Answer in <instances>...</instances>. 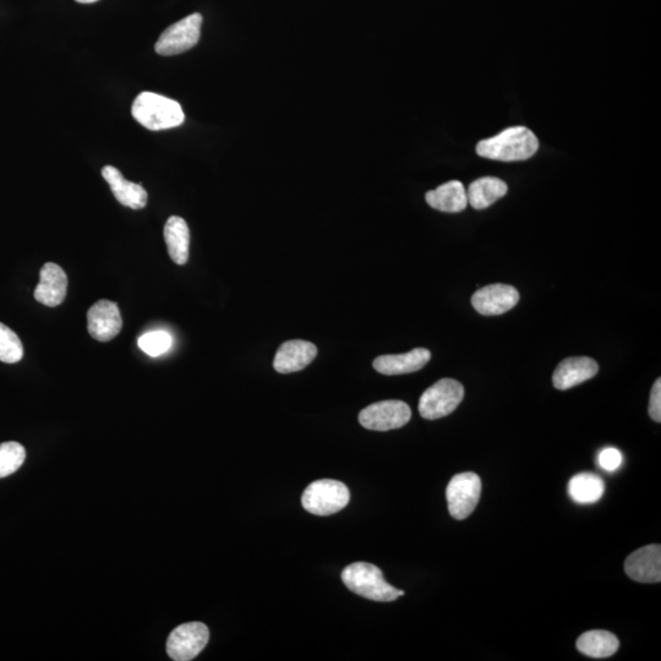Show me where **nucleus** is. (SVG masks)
<instances>
[{
  "instance_id": "obj_1",
  "label": "nucleus",
  "mask_w": 661,
  "mask_h": 661,
  "mask_svg": "<svg viewBox=\"0 0 661 661\" xmlns=\"http://www.w3.org/2000/svg\"><path fill=\"white\" fill-rule=\"evenodd\" d=\"M539 149V141L526 127L508 128L494 138L480 141L477 152L480 157L501 162L526 161Z\"/></svg>"
},
{
  "instance_id": "obj_2",
  "label": "nucleus",
  "mask_w": 661,
  "mask_h": 661,
  "mask_svg": "<svg viewBox=\"0 0 661 661\" xmlns=\"http://www.w3.org/2000/svg\"><path fill=\"white\" fill-rule=\"evenodd\" d=\"M131 114L142 127L152 131L177 128L185 120L183 108L177 101L154 92H141L135 98Z\"/></svg>"
},
{
  "instance_id": "obj_3",
  "label": "nucleus",
  "mask_w": 661,
  "mask_h": 661,
  "mask_svg": "<svg viewBox=\"0 0 661 661\" xmlns=\"http://www.w3.org/2000/svg\"><path fill=\"white\" fill-rule=\"evenodd\" d=\"M342 581L349 591L374 602H395L404 595L403 591L385 581L379 567L368 562H355L344 568Z\"/></svg>"
},
{
  "instance_id": "obj_4",
  "label": "nucleus",
  "mask_w": 661,
  "mask_h": 661,
  "mask_svg": "<svg viewBox=\"0 0 661 661\" xmlns=\"http://www.w3.org/2000/svg\"><path fill=\"white\" fill-rule=\"evenodd\" d=\"M351 500L346 485L337 480H316L305 489L302 504L305 510L315 516H331L343 510Z\"/></svg>"
},
{
  "instance_id": "obj_5",
  "label": "nucleus",
  "mask_w": 661,
  "mask_h": 661,
  "mask_svg": "<svg viewBox=\"0 0 661 661\" xmlns=\"http://www.w3.org/2000/svg\"><path fill=\"white\" fill-rule=\"evenodd\" d=\"M464 397L461 382L441 379L426 390L419 401V413L424 419L436 420L455 412Z\"/></svg>"
},
{
  "instance_id": "obj_6",
  "label": "nucleus",
  "mask_w": 661,
  "mask_h": 661,
  "mask_svg": "<svg viewBox=\"0 0 661 661\" xmlns=\"http://www.w3.org/2000/svg\"><path fill=\"white\" fill-rule=\"evenodd\" d=\"M482 496V479L467 472L455 475L447 486L446 497L450 515L457 521L466 520L477 508Z\"/></svg>"
},
{
  "instance_id": "obj_7",
  "label": "nucleus",
  "mask_w": 661,
  "mask_h": 661,
  "mask_svg": "<svg viewBox=\"0 0 661 661\" xmlns=\"http://www.w3.org/2000/svg\"><path fill=\"white\" fill-rule=\"evenodd\" d=\"M202 16L191 14L162 32L155 51L160 56H177L198 45L201 36Z\"/></svg>"
},
{
  "instance_id": "obj_8",
  "label": "nucleus",
  "mask_w": 661,
  "mask_h": 661,
  "mask_svg": "<svg viewBox=\"0 0 661 661\" xmlns=\"http://www.w3.org/2000/svg\"><path fill=\"white\" fill-rule=\"evenodd\" d=\"M412 411L406 402L390 400L370 404L359 413V423L365 429L390 431L409 423Z\"/></svg>"
},
{
  "instance_id": "obj_9",
  "label": "nucleus",
  "mask_w": 661,
  "mask_h": 661,
  "mask_svg": "<svg viewBox=\"0 0 661 661\" xmlns=\"http://www.w3.org/2000/svg\"><path fill=\"white\" fill-rule=\"evenodd\" d=\"M210 631L201 622L180 625L168 637L167 653L176 661L193 660L209 643Z\"/></svg>"
},
{
  "instance_id": "obj_10",
  "label": "nucleus",
  "mask_w": 661,
  "mask_h": 661,
  "mask_svg": "<svg viewBox=\"0 0 661 661\" xmlns=\"http://www.w3.org/2000/svg\"><path fill=\"white\" fill-rule=\"evenodd\" d=\"M123 319L117 303L111 300H98L87 311V330L94 340L108 342L122 331Z\"/></svg>"
},
{
  "instance_id": "obj_11",
  "label": "nucleus",
  "mask_w": 661,
  "mask_h": 661,
  "mask_svg": "<svg viewBox=\"0 0 661 661\" xmlns=\"http://www.w3.org/2000/svg\"><path fill=\"white\" fill-rule=\"evenodd\" d=\"M520 302V292L508 284L495 283L480 288L472 297V305L479 314L495 316L507 313Z\"/></svg>"
},
{
  "instance_id": "obj_12",
  "label": "nucleus",
  "mask_w": 661,
  "mask_h": 661,
  "mask_svg": "<svg viewBox=\"0 0 661 661\" xmlns=\"http://www.w3.org/2000/svg\"><path fill=\"white\" fill-rule=\"evenodd\" d=\"M625 572L639 583L661 582V546L648 545L627 557Z\"/></svg>"
},
{
  "instance_id": "obj_13",
  "label": "nucleus",
  "mask_w": 661,
  "mask_h": 661,
  "mask_svg": "<svg viewBox=\"0 0 661 661\" xmlns=\"http://www.w3.org/2000/svg\"><path fill=\"white\" fill-rule=\"evenodd\" d=\"M68 276L62 267L47 262L40 273V283L35 289V299L49 308H56L67 298Z\"/></svg>"
},
{
  "instance_id": "obj_14",
  "label": "nucleus",
  "mask_w": 661,
  "mask_h": 661,
  "mask_svg": "<svg viewBox=\"0 0 661 661\" xmlns=\"http://www.w3.org/2000/svg\"><path fill=\"white\" fill-rule=\"evenodd\" d=\"M318 355V348L308 341L293 340L282 344L276 353L275 370L280 374H292L307 368Z\"/></svg>"
},
{
  "instance_id": "obj_15",
  "label": "nucleus",
  "mask_w": 661,
  "mask_h": 661,
  "mask_svg": "<svg viewBox=\"0 0 661 661\" xmlns=\"http://www.w3.org/2000/svg\"><path fill=\"white\" fill-rule=\"evenodd\" d=\"M599 365L588 357L567 358L557 366L553 384L555 389L566 391L583 384L598 374Z\"/></svg>"
},
{
  "instance_id": "obj_16",
  "label": "nucleus",
  "mask_w": 661,
  "mask_h": 661,
  "mask_svg": "<svg viewBox=\"0 0 661 661\" xmlns=\"http://www.w3.org/2000/svg\"><path fill=\"white\" fill-rule=\"evenodd\" d=\"M430 359L431 353L428 349L415 348L404 354L381 355L374 360L373 365L382 375H404L423 369Z\"/></svg>"
},
{
  "instance_id": "obj_17",
  "label": "nucleus",
  "mask_w": 661,
  "mask_h": 661,
  "mask_svg": "<svg viewBox=\"0 0 661 661\" xmlns=\"http://www.w3.org/2000/svg\"><path fill=\"white\" fill-rule=\"evenodd\" d=\"M102 177L111 187L112 193L123 206L133 210H141L147 204V191L140 184L129 182L119 172V169L113 166H106L102 169Z\"/></svg>"
},
{
  "instance_id": "obj_18",
  "label": "nucleus",
  "mask_w": 661,
  "mask_h": 661,
  "mask_svg": "<svg viewBox=\"0 0 661 661\" xmlns=\"http://www.w3.org/2000/svg\"><path fill=\"white\" fill-rule=\"evenodd\" d=\"M425 199L429 206L441 212H461L468 205L467 191L458 180H452L435 190L428 191Z\"/></svg>"
},
{
  "instance_id": "obj_19",
  "label": "nucleus",
  "mask_w": 661,
  "mask_h": 661,
  "mask_svg": "<svg viewBox=\"0 0 661 661\" xmlns=\"http://www.w3.org/2000/svg\"><path fill=\"white\" fill-rule=\"evenodd\" d=\"M165 240L168 254L177 265H185L189 260L190 231L182 217L168 218L165 226Z\"/></svg>"
},
{
  "instance_id": "obj_20",
  "label": "nucleus",
  "mask_w": 661,
  "mask_h": 661,
  "mask_svg": "<svg viewBox=\"0 0 661 661\" xmlns=\"http://www.w3.org/2000/svg\"><path fill=\"white\" fill-rule=\"evenodd\" d=\"M507 184L499 178L485 177L475 180L467 191L468 204L475 210L488 209L507 194Z\"/></svg>"
},
{
  "instance_id": "obj_21",
  "label": "nucleus",
  "mask_w": 661,
  "mask_h": 661,
  "mask_svg": "<svg viewBox=\"0 0 661 661\" xmlns=\"http://www.w3.org/2000/svg\"><path fill=\"white\" fill-rule=\"evenodd\" d=\"M619 647V639L609 631H589L577 639L579 652L594 659L613 657Z\"/></svg>"
},
{
  "instance_id": "obj_22",
  "label": "nucleus",
  "mask_w": 661,
  "mask_h": 661,
  "mask_svg": "<svg viewBox=\"0 0 661 661\" xmlns=\"http://www.w3.org/2000/svg\"><path fill=\"white\" fill-rule=\"evenodd\" d=\"M604 491V480L592 473L577 474L568 483V495L581 505L598 502L602 499Z\"/></svg>"
},
{
  "instance_id": "obj_23",
  "label": "nucleus",
  "mask_w": 661,
  "mask_h": 661,
  "mask_svg": "<svg viewBox=\"0 0 661 661\" xmlns=\"http://www.w3.org/2000/svg\"><path fill=\"white\" fill-rule=\"evenodd\" d=\"M26 460L25 447L19 442L0 444V479L7 478L23 466Z\"/></svg>"
},
{
  "instance_id": "obj_24",
  "label": "nucleus",
  "mask_w": 661,
  "mask_h": 661,
  "mask_svg": "<svg viewBox=\"0 0 661 661\" xmlns=\"http://www.w3.org/2000/svg\"><path fill=\"white\" fill-rule=\"evenodd\" d=\"M24 357V346L16 333L0 322V362L19 363Z\"/></svg>"
},
{
  "instance_id": "obj_25",
  "label": "nucleus",
  "mask_w": 661,
  "mask_h": 661,
  "mask_svg": "<svg viewBox=\"0 0 661 661\" xmlns=\"http://www.w3.org/2000/svg\"><path fill=\"white\" fill-rule=\"evenodd\" d=\"M173 346V338L166 331H151L139 338V347L150 357H160Z\"/></svg>"
},
{
  "instance_id": "obj_26",
  "label": "nucleus",
  "mask_w": 661,
  "mask_h": 661,
  "mask_svg": "<svg viewBox=\"0 0 661 661\" xmlns=\"http://www.w3.org/2000/svg\"><path fill=\"white\" fill-rule=\"evenodd\" d=\"M598 463L600 468L606 472H614L619 469L622 463V455L619 450L609 447L599 453Z\"/></svg>"
},
{
  "instance_id": "obj_27",
  "label": "nucleus",
  "mask_w": 661,
  "mask_h": 661,
  "mask_svg": "<svg viewBox=\"0 0 661 661\" xmlns=\"http://www.w3.org/2000/svg\"><path fill=\"white\" fill-rule=\"evenodd\" d=\"M649 415L654 422H661V381L654 382L652 393H650Z\"/></svg>"
},
{
  "instance_id": "obj_28",
  "label": "nucleus",
  "mask_w": 661,
  "mask_h": 661,
  "mask_svg": "<svg viewBox=\"0 0 661 661\" xmlns=\"http://www.w3.org/2000/svg\"><path fill=\"white\" fill-rule=\"evenodd\" d=\"M75 2L80 4H92L98 2V0H75Z\"/></svg>"
}]
</instances>
